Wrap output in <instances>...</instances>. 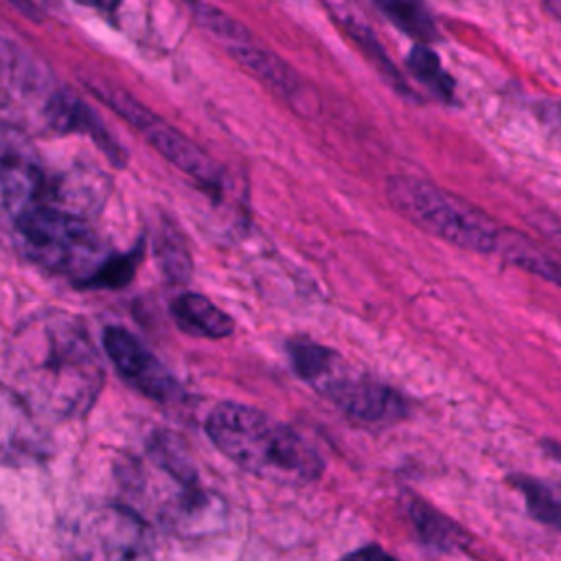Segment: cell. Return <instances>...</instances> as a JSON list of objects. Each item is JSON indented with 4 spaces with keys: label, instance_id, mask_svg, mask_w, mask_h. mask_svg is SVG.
<instances>
[{
    "label": "cell",
    "instance_id": "1",
    "mask_svg": "<svg viewBox=\"0 0 561 561\" xmlns=\"http://www.w3.org/2000/svg\"><path fill=\"white\" fill-rule=\"evenodd\" d=\"M11 388L39 414L77 419L103 386L101 357L83 324L64 311L28 318L7 348Z\"/></svg>",
    "mask_w": 561,
    "mask_h": 561
},
{
    "label": "cell",
    "instance_id": "2",
    "mask_svg": "<svg viewBox=\"0 0 561 561\" xmlns=\"http://www.w3.org/2000/svg\"><path fill=\"white\" fill-rule=\"evenodd\" d=\"M213 445L241 469L278 484H305L322 473L320 451L298 432L241 403H221L206 419Z\"/></svg>",
    "mask_w": 561,
    "mask_h": 561
},
{
    "label": "cell",
    "instance_id": "3",
    "mask_svg": "<svg viewBox=\"0 0 561 561\" xmlns=\"http://www.w3.org/2000/svg\"><path fill=\"white\" fill-rule=\"evenodd\" d=\"M15 248L48 272L92 287L112 259L88 217L50 202L33 208L11 232Z\"/></svg>",
    "mask_w": 561,
    "mask_h": 561
},
{
    "label": "cell",
    "instance_id": "4",
    "mask_svg": "<svg viewBox=\"0 0 561 561\" xmlns=\"http://www.w3.org/2000/svg\"><path fill=\"white\" fill-rule=\"evenodd\" d=\"M386 193L397 213L421 230L462 250L500 254L508 228L454 193L412 175H392Z\"/></svg>",
    "mask_w": 561,
    "mask_h": 561
},
{
    "label": "cell",
    "instance_id": "5",
    "mask_svg": "<svg viewBox=\"0 0 561 561\" xmlns=\"http://www.w3.org/2000/svg\"><path fill=\"white\" fill-rule=\"evenodd\" d=\"M48 178L39 151L13 123L0 121V230L13 228L42 202Z\"/></svg>",
    "mask_w": 561,
    "mask_h": 561
},
{
    "label": "cell",
    "instance_id": "6",
    "mask_svg": "<svg viewBox=\"0 0 561 561\" xmlns=\"http://www.w3.org/2000/svg\"><path fill=\"white\" fill-rule=\"evenodd\" d=\"M94 92H99L103 101H107L123 118H127L147 138V142H151V147L162 153L171 164L197 180L208 191L221 188V169L184 134L160 121L156 114H151L147 107H142L136 99L118 88H94Z\"/></svg>",
    "mask_w": 561,
    "mask_h": 561
},
{
    "label": "cell",
    "instance_id": "7",
    "mask_svg": "<svg viewBox=\"0 0 561 561\" xmlns=\"http://www.w3.org/2000/svg\"><path fill=\"white\" fill-rule=\"evenodd\" d=\"M79 557L131 559L147 557L151 537L136 513L121 506H103L83 515L72 537Z\"/></svg>",
    "mask_w": 561,
    "mask_h": 561
},
{
    "label": "cell",
    "instance_id": "8",
    "mask_svg": "<svg viewBox=\"0 0 561 561\" xmlns=\"http://www.w3.org/2000/svg\"><path fill=\"white\" fill-rule=\"evenodd\" d=\"M313 388L333 401L348 419L366 425L394 423L405 414V401L397 390L370 377L348 375L342 359L316 381Z\"/></svg>",
    "mask_w": 561,
    "mask_h": 561
},
{
    "label": "cell",
    "instance_id": "9",
    "mask_svg": "<svg viewBox=\"0 0 561 561\" xmlns=\"http://www.w3.org/2000/svg\"><path fill=\"white\" fill-rule=\"evenodd\" d=\"M103 346L121 377L142 394L160 403L180 397V386L167 366L127 329L110 327L103 335Z\"/></svg>",
    "mask_w": 561,
    "mask_h": 561
},
{
    "label": "cell",
    "instance_id": "10",
    "mask_svg": "<svg viewBox=\"0 0 561 561\" xmlns=\"http://www.w3.org/2000/svg\"><path fill=\"white\" fill-rule=\"evenodd\" d=\"M44 454L46 434L39 414L11 386H0V462L26 465Z\"/></svg>",
    "mask_w": 561,
    "mask_h": 561
},
{
    "label": "cell",
    "instance_id": "11",
    "mask_svg": "<svg viewBox=\"0 0 561 561\" xmlns=\"http://www.w3.org/2000/svg\"><path fill=\"white\" fill-rule=\"evenodd\" d=\"M171 316L175 324L191 335L226 337L234 329V322L226 311L213 305L206 296L193 291H186L171 302Z\"/></svg>",
    "mask_w": 561,
    "mask_h": 561
},
{
    "label": "cell",
    "instance_id": "12",
    "mask_svg": "<svg viewBox=\"0 0 561 561\" xmlns=\"http://www.w3.org/2000/svg\"><path fill=\"white\" fill-rule=\"evenodd\" d=\"M408 515L423 543L440 552H456L469 546L465 530L451 519H447L443 513H438L436 508L427 506L425 502L412 500L408 504Z\"/></svg>",
    "mask_w": 561,
    "mask_h": 561
},
{
    "label": "cell",
    "instance_id": "13",
    "mask_svg": "<svg viewBox=\"0 0 561 561\" xmlns=\"http://www.w3.org/2000/svg\"><path fill=\"white\" fill-rule=\"evenodd\" d=\"M379 11L403 33L419 42H434L438 37L436 22L425 0H373Z\"/></svg>",
    "mask_w": 561,
    "mask_h": 561
},
{
    "label": "cell",
    "instance_id": "14",
    "mask_svg": "<svg viewBox=\"0 0 561 561\" xmlns=\"http://www.w3.org/2000/svg\"><path fill=\"white\" fill-rule=\"evenodd\" d=\"M228 48L232 50V55L248 68L252 70L256 77H261L263 81H267L270 85H274L276 90L289 94L294 90V77L291 72L270 53L252 46L248 39L228 44Z\"/></svg>",
    "mask_w": 561,
    "mask_h": 561
},
{
    "label": "cell",
    "instance_id": "15",
    "mask_svg": "<svg viewBox=\"0 0 561 561\" xmlns=\"http://www.w3.org/2000/svg\"><path fill=\"white\" fill-rule=\"evenodd\" d=\"M408 68L410 72L423 83L427 85L434 94H438L440 99L449 101L454 96V81L451 77L443 70L440 59L436 57V53L425 46L423 42L416 44L410 55H408Z\"/></svg>",
    "mask_w": 561,
    "mask_h": 561
},
{
    "label": "cell",
    "instance_id": "16",
    "mask_svg": "<svg viewBox=\"0 0 561 561\" xmlns=\"http://www.w3.org/2000/svg\"><path fill=\"white\" fill-rule=\"evenodd\" d=\"M515 484L524 493L530 515L535 519H539L541 524H548V526L561 530V491H557L535 478H519V480H515Z\"/></svg>",
    "mask_w": 561,
    "mask_h": 561
},
{
    "label": "cell",
    "instance_id": "17",
    "mask_svg": "<svg viewBox=\"0 0 561 561\" xmlns=\"http://www.w3.org/2000/svg\"><path fill=\"white\" fill-rule=\"evenodd\" d=\"M156 252H158L162 272L173 283H182L188 278V274H191L188 250L182 245V239L171 228H162V232L156 241Z\"/></svg>",
    "mask_w": 561,
    "mask_h": 561
},
{
    "label": "cell",
    "instance_id": "18",
    "mask_svg": "<svg viewBox=\"0 0 561 561\" xmlns=\"http://www.w3.org/2000/svg\"><path fill=\"white\" fill-rule=\"evenodd\" d=\"M85 7H92V9H114L118 4V0H77Z\"/></svg>",
    "mask_w": 561,
    "mask_h": 561
},
{
    "label": "cell",
    "instance_id": "19",
    "mask_svg": "<svg viewBox=\"0 0 561 561\" xmlns=\"http://www.w3.org/2000/svg\"><path fill=\"white\" fill-rule=\"evenodd\" d=\"M11 2L18 7V11H22V13L31 15V18H37V15H35V7H33L28 0H11Z\"/></svg>",
    "mask_w": 561,
    "mask_h": 561
},
{
    "label": "cell",
    "instance_id": "20",
    "mask_svg": "<svg viewBox=\"0 0 561 561\" xmlns=\"http://www.w3.org/2000/svg\"><path fill=\"white\" fill-rule=\"evenodd\" d=\"M543 4H546L557 18H561V0H543Z\"/></svg>",
    "mask_w": 561,
    "mask_h": 561
}]
</instances>
